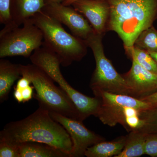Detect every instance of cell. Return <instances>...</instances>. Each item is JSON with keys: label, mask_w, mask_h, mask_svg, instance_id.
Returning a JSON list of instances; mask_svg holds the SVG:
<instances>
[{"label": "cell", "mask_w": 157, "mask_h": 157, "mask_svg": "<svg viewBox=\"0 0 157 157\" xmlns=\"http://www.w3.org/2000/svg\"><path fill=\"white\" fill-rule=\"evenodd\" d=\"M0 138L16 144L25 142L46 144L67 153L70 157L73 147L67 130L41 106L25 118L7 124L0 132Z\"/></svg>", "instance_id": "cell-1"}, {"label": "cell", "mask_w": 157, "mask_h": 157, "mask_svg": "<svg viewBox=\"0 0 157 157\" xmlns=\"http://www.w3.org/2000/svg\"><path fill=\"white\" fill-rule=\"evenodd\" d=\"M109 8L107 31H114L129 55L140 33L157 18V0H104Z\"/></svg>", "instance_id": "cell-2"}, {"label": "cell", "mask_w": 157, "mask_h": 157, "mask_svg": "<svg viewBox=\"0 0 157 157\" xmlns=\"http://www.w3.org/2000/svg\"><path fill=\"white\" fill-rule=\"evenodd\" d=\"M30 19L42 31V46L55 54L63 67L80 61L86 55L88 46L85 40L69 33L54 18L42 11Z\"/></svg>", "instance_id": "cell-3"}, {"label": "cell", "mask_w": 157, "mask_h": 157, "mask_svg": "<svg viewBox=\"0 0 157 157\" xmlns=\"http://www.w3.org/2000/svg\"><path fill=\"white\" fill-rule=\"evenodd\" d=\"M21 76L30 80L36 93L33 96L39 102V106L49 112L59 114L81 121L80 114L70 98L44 70L32 64H20Z\"/></svg>", "instance_id": "cell-4"}, {"label": "cell", "mask_w": 157, "mask_h": 157, "mask_svg": "<svg viewBox=\"0 0 157 157\" xmlns=\"http://www.w3.org/2000/svg\"><path fill=\"white\" fill-rule=\"evenodd\" d=\"M29 58L32 63L44 70L67 94L78 109L82 121L90 116H95L101 104L100 99L85 95L68 83L62 75L60 62L55 54L42 45Z\"/></svg>", "instance_id": "cell-5"}, {"label": "cell", "mask_w": 157, "mask_h": 157, "mask_svg": "<svg viewBox=\"0 0 157 157\" xmlns=\"http://www.w3.org/2000/svg\"><path fill=\"white\" fill-rule=\"evenodd\" d=\"M104 36L94 33L86 40L88 47L92 51L96 68L90 82L93 93L104 91L130 96L125 79L115 70L104 54L102 38Z\"/></svg>", "instance_id": "cell-6"}, {"label": "cell", "mask_w": 157, "mask_h": 157, "mask_svg": "<svg viewBox=\"0 0 157 157\" xmlns=\"http://www.w3.org/2000/svg\"><path fill=\"white\" fill-rule=\"evenodd\" d=\"M42 31L28 20L22 27H4L0 32V58L21 56L30 57L42 45Z\"/></svg>", "instance_id": "cell-7"}, {"label": "cell", "mask_w": 157, "mask_h": 157, "mask_svg": "<svg viewBox=\"0 0 157 157\" xmlns=\"http://www.w3.org/2000/svg\"><path fill=\"white\" fill-rule=\"evenodd\" d=\"M93 93L101 101V105L95 117L104 124L110 127L115 126L117 124L124 126L125 113L128 107H133L141 111L155 108L151 104L127 95L104 91Z\"/></svg>", "instance_id": "cell-8"}, {"label": "cell", "mask_w": 157, "mask_h": 157, "mask_svg": "<svg viewBox=\"0 0 157 157\" xmlns=\"http://www.w3.org/2000/svg\"><path fill=\"white\" fill-rule=\"evenodd\" d=\"M49 113L55 121L64 127L70 135L73 142L70 157H83L90 147L105 140L104 137L87 129L81 121L56 113L49 112Z\"/></svg>", "instance_id": "cell-9"}, {"label": "cell", "mask_w": 157, "mask_h": 157, "mask_svg": "<svg viewBox=\"0 0 157 157\" xmlns=\"http://www.w3.org/2000/svg\"><path fill=\"white\" fill-rule=\"evenodd\" d=\"M70 6L45 2L42 11L67 26L74 36L86 40L94 31L88 21Z\"/></svg>", "instance_id": "cell-10"}, {"label": "cell", "mask_w": 157, "mask_h": 157, "mask_svg": "<svg viewBox=\"0 0 157 157\" xmlns=\"http://www.w3.org/2000/svg\"><path fill=\"white\" fill-rule=\"evenodd\" d=\"M132 60L131 69L122 75L128 86L130 96L139 99L157 91V74Z\"/></svg>", "instance_id": "cell-11"}, {"label": "cell", "mask_w": 157, "mask_h": 157, "mask_svg": "<svg viewBox=\"0 0 157 157\" xmlns=\"http://www.w3.org/2000/svg\"><path fill=\"white\" fill-rule=\"evenodd\" d=\"M71 6L87 18L95 33L104 36L109 15V6L104 0H78Z\"/></svg>", "instance_id": "cell-12"}, {"label": "cell", "mask_w": 157, "mask_h": 157, "mask_svg": "<svg viewBox=\"0 0 157 157\" xmlns=\"http://www.w3.org/2000/svg\"><path fill=\"white\" fill-rule=\"evenodd\" d=\"M45 0H10L11 22L8 28L20 26L28 20L41 12Z\"/></svg>", "instance_id": "cell-13"}, {"label": "cell", "mask_w": 157, "mask_h": 157, "mask_svg": "<svg viewBox=\"0 0 157 157\" xmlns=\"http://www.w3.org/2000/svg\"><path fill=\"white\" fill-rule=\"evenodd\" d=\"M21 76L20 64L12 63L7 59L0 60V102L8 100L11 87Z\"/></svg>", "instance_id": "cell-14"}, {"label": "cell", "mask_w": 157, "mask_h": 157, "mask_svg": "<svg viewBox=\"0 0 157 157\" xmlns=\"http://www.w3.org/2000/svg\"><path fill=\"white\" fill-rule=\"evenodd\" d=\"M20 157H70L63 151L46 144L25 142L19 144Z\"/></svg>", "instance_id": "cell-15"}, {"label": "cell", "mask_w": 157, "mask_h": 157, "mask_svg": "<svg viewBox=\"0 0 157 157\" xmlns=\"http://www.w3.org/2000/svg\"><path fill=\"white\" fill-rule=\"evenodd\" d=\"M125 136H121L111 141H102L90 147L85 156L87 157H111L119 155L125 144Z\"/></svg>", "instance_id": "cell-16"}, {"label": "cell", "mask_w": 157, "mask_h": 157, "mask_svg": "<svg viewBox=\"0 0 157 157\" xmlns=\"http://www.w3.org/2000/svg\"><path fill=\"white\" fill-rule=\"evenodd\" d=\"M147 135L138 130L130 132L126 136L123 150L115 157H138L145 155L144 147Z\"/></svg>", "instance_id": "cell-17"}, {"label": "cell", "mask_w": 157, "mask_h": 157, "mask_svg": "<svg viewBox=\"0 0 157 157\" xmlns=\"http://www.w3.org/2000/svg\"><path fill=\"white\" fill-rule=\"evenodd\" d=\"M134 46L148 52H157V30L152 25L142 31L135 40Z\"/></svg>", "instance_id": "cell-18"}, {"label": "cell", "mask_w": 157, "mask_h": 157, "mask_svg": "<svg viewBox=\"0 0 157 157\" xmlns=\"http://www.w3.org/2000/svg\"><path fill=\"white\" fill-rule=\"evenodd\" d=\"M128 56L146 70L157 74L156 62L147 52L134 46Z\"/></svg>", "instance_id": "cell-19"}, {"label": "cell", "mask_w": 157, "mask_h": 157, "mask_svg": "<svg viewBox=\"0 0 157 157\" xmlns=\"http://www.w3.org/2000/svg\"><path fill=\"white\" fill-rule=\"evenodd\" d=\"M141 117L144 121V124L139 131L146 134H151L157 131V112L154 110H147L141 113Z\"/></svg>", "instance_id": "cell-20"}, {"label": "cell", "mask_w": 157, "mask_h": 157, "mask_svg": "<svg viewBox=\"0 0 157 157\" xmlns=\"http://www.w3.org/2000/svg\"><path fill=\"white\" fill-rule=\"evenodd\" d=\"M0 157H20L19 144L0 138Z\"/></svg>", "instance_id": "cell-21"}, {"label": "cell", "mask_w": 157, "mask_h": 157, "mask_svg": "<svg viewBox=\"0 0 157 157\" xmlns=\"http://www.w3.org/2000/svg\"><path fill=\"white\" fill-rule=\"evenodd\" d=\"M11 22L10 0H0V23L6 26Z\"/></svg>", "instance_id": "cell-22"}, {"label": "cell", "mask_w": 157, "mask_h": 157, "mask_svg": "<svg viewBox=\"0 0 157 157\" xmlns=\"http://www.w3.org/2000/svg\"><path fill=\"white\" fill-rule=\"evenodd\" d=\"M145 154L157 157V134H147L144 147Z\"/></svg>", "instance_id": "cell-23"}, {"label": "cell", "mask_w": 157, "mask_h": 157, "mask_svg": "<svg viewBox=\"0 0 157 157\" xmlns=\"http://www.w3.org/2000/svg\"><path fill=\"white\" fill-rule=\"evenodd\" d=\"M15 89L18 90V91L21 93L22 95L23 100V102L25 103V102H28L30 100H31L33 96V90L34 87L33 86L30 85L28 87L25 88L23 89L20 90L18 89L14 88Z\"/></svg>", "instance_id": "cell-24"}, {"label": "cell", "mask_w": 157, "mask_h": 157, "mask_svg": "<svg viewBox=\"0 0 157 157\" xmlns=\"http://www.w3.org/2000/svg\"><path fill=\"white\" fill-rule=\"evenodd\" d=\"M139 99L141 101L151 104L155 108L157 106V91L149 95L145 96Z\"/></svg>", "instance_id": "cell-25"}, {"label": "cell", "mask_w": 157, "mask_h": 157, "mask_svg": "<svg viewBox=\"0 0 157 157\" xmlns=\"http://www.w3.org/2000/svg\"><path fill=\"white\" fill-rule=\"evenodd\" d=\"M77 1L78 0H64L62 4L64 6H71L73 3Z\"/></svg>", "instance_id": "cell-26"}, {"label": "cell", "mask_w": 157, "mask_h": 157, "mask_svg": "<svg viewBox=\"0 0 157 157\" xmlns=\"http://www.w3.org/2000/svg\"><path fill=\"white\" fill-rule=\"evenodd\" d=\"M148 53L154 59L157 64V52H150Z\"/></svg>", "instance_id": "cell-27"}, {"label": "cell", "mask_w": 157, "mask_h": 157, "mask_svg": "<svg viewBox=\"0 0 157 157\" xmlns=\"http://www.w3.org/2000/svg\"><path fill=\"white\" fill-rule=\"evenodd\" d=\"M64 0H45V2H50L62 3Z\"/></svg>", "instance_id": "cell-28"}, {"label": "cell", "mask_w": 157, "mask_h": 157, "mask_svg": "<svg viewBox=\"0 0 157 157\" xmlns=\"http://www.w3.org/2000/svg\"><path fill=\"white\" fill-rule=\"evenodd\" d=\"M154 110H155V111H156L157 112V106L155 107V108L153 109Z\"/></svg>", "instance_id": "cell-29"}]
</instances>
